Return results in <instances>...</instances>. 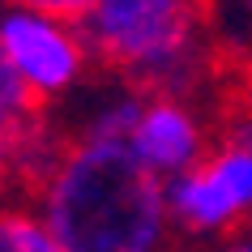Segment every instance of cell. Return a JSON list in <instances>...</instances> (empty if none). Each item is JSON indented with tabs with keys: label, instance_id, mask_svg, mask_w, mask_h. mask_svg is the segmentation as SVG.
Here are the masks:
<instances>
[{
	"label": "cell",
	"instance_id": "277c9868",
	"mask_svg": "<svg viewBox=\"0 0 252 252\" xmlns=\"http://www.w3.org/2000/svg\"><path fill=\"white\" fill-rule=\"evenodd\" d=\"M167 205L180 235H231L252 222V146L222 137L210 158L167 184Z\"/></svg>",
	"mask_w": 252,
	"mask_h": 252
},
{
	"label": "cell",
	"instance_id": "30bf717a",
	"mask_svg": "<svg viewBox=\"0 0 252 252\" xmlns=\"http://www.w3.org/2000/svg\"><path fill=\"white\" fill-rule=\"evenodd\" d=\"M222 137H235V141H248V146H252V103H244L239 111H231ZM248 231H252V222H248Z\"/></svg>",
	"mask_w": 252,
	"mask_h": 252
},
{
	"label": "cell",
	"instance_id": "52a82bcc",
	"mask_svg": "<svg viewBox=\"0 0 252 252\" xmlns=\"http://www.w3.org/2000/svg\"><path fill=\"white\" fill-rule=\"evenodd\" d=\"M43 107L30 98V90L22 86V77L13 73V64H9V56H4V47H0V116L13 120L17 128L22 124H30V120L39 116Z\"/></svg>",
	"mask_w": 252,
	"mask_h": 252
},
{
	"label": "cell",
	"instance_id": "6da1fadb",
	"mask_svg": "<svg viewBox=\"0 0 252 252\" xmlns=\"http://www.w3.org/2000/svg\"><path fill=\"white\" fill-rule=\"evenodd\" d=\"M26 201L60 252H175L167 184L137 162L128 141L68 137Z\"/></svg>",
	"mask_w": 252,
	"mask_h": 252
},
{
	"label": "cell",
	"instance_id": "ba28073f",
	"mask_svg": "<svg viewBox=\"0 0 252 252\" xmlns=\"http://www.w3.org/2000/svg\"><path fill=\"white\" fill-rule=\"evenodd\" d=\"M22 197L17 192V124L0 116V205Z\"/></svg>",
	"mask_w": 252,
	"mask_h": 252
},
{
	"label": "cell",
	"instance_id": "7c38bea8",
	"mask_svg": "<svg viewBox=\"0 0 252 252\" xmlns=\"http://www.w3.org/2000/svg\"><path fill=\"white\" fill-rule=\"evenodd\" d=\"M248 4H252V0H248Z\"/></svg>",
	"mask_w": 252,
	"mask_h": 252
},
{
	"label": "cell",
	"instance_id": "9c48e42d",
	"mask_svg": "<svg viewBox=\"0 0 252 252\" xmlns=\"http://www.w3.org/2000/svg\"><path fill=\"white\" fill-rule=\"evenodd\" d=\"M4 4H22V9H39V13L64 17V22H81L94 0H4Z\"/></svg>",
	"mask_w": 252,
	"mask_h": 252
},
{
	"label": "cell",
	"instance_id": "5b68a950",
	"mask_svg": "<svg viewBox=\"0 0 252 252\" xmlns=\"http://www.w3.org/2000/svg\"><path fill=\"white\" fill-rule=\"evenodd\" d=\"M128 150L137 154V162L150 175H158L162 184H171L180 175H188L192 167L210 158L205 146V124L188 107V98H146L137 128L128 137Z\"/></svg>",
	"mask_w": 252,
	"mask_h": 252
},
{
	"label": "cell",
	"instance_id": "8992f818",
	"mask_svg": "<svg viewBox=\"0 0 252 252\" xmlns=\"http://www.w3.org/2000/svg\"><path fill=\"white\" fill-rule=\"evenodd\" d=\"M0 252H60L34 205L26 197H13L0 205Z\"/></svg>",
	"mask_w": 252,
	"mask_h": 252
},
{
	"label": "cell",
	"instance_id": "8fae6325",
	"mask_svg": "<svg viewBox=\"0 0 252 252\" xmlns=\"http://www.w3.org/2000/svg\"><path fill=\"white\" fill-rule=\"evenodd\" d=\"M214 252H252V231H239V235H231V239H222Z\"/></svg>",
	"mask_w": 252,
	"mask_h": 252
},
{
	"label": "cell",
	"instance_id": "3957f363",
	"mask_svg": "<svg viewBox=\"0 0 252 252\" xmlns=\"http://www.w3.org/2000/svg\"><path fill=\"white\" fill-rule=\"evenodd\" d=\"M0 47L43 111L47 103L77 90L94 60L77 22L22 9V4H0Z\"/></svg>",
	"mask_w": 252,
	"mask_h": 252
},
{
	"label": "cell",
	"instance_id": "7a4b0ae2",
	"mask_svg": "<svg viewBox=\"0 0 252 252\" xmlns=\"http://www.w3.org/2000/svg\"><path fill=\"white\" fill-rule=\"evenodd\" d=\"M77 26L94 60L146 98H188L210 64V0H94Z\"/></svg>",
	"mask_w": 252,
	"mask_h": 252
}]
</instances>
